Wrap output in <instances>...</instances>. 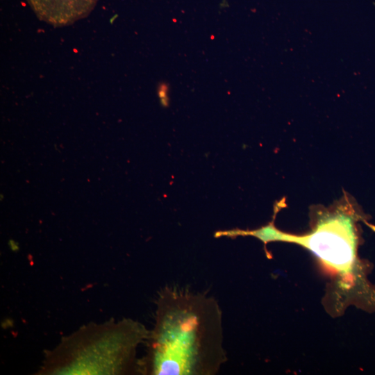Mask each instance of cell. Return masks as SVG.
Here are the masks:
<instances>
[{
  "label": "cell",
  "mask_w": 375,
  "mask_h": 375,
  "mask_svg": "<svg viewBox=\"0 0 375 375\" xmlns=\"http://www.w3.org/2000/svg\"><path fill=\"white\" fill-rule=\"evenodd\" d=\"M139 359L146 375H215L227 360L222 312L212 297L166 286L156 299L155 323Z\"/></svg>",
  "instance_id": "obj_1"
},
{
  "label": "cell",
  "mask_w": 375,
  "mask_h": 375,
  "mask_svg": "<svg viewBox=\"0 0 375 375\" xmlns=\"http://www.w3.org/2000/svg\"><path fill=\"white\" fill-rule=\"evenodd\" d=\"M149 331L126 318L91 324L64 338L49 351L42 374H128L139 372L138 346Z\"/></svg>",
  "instance_id": "obj_2"
},
{
  "label": "cell",
  "mask_w": 375,
  "mask_h": 375,
  "mask_svg": "<svg viewBox=\"0 0 375 375\" xmlns=\"http://www.w3.org/2000/svg\"><path fill=\"white\" fill-rule=\"evenodd\" d=\"M327 210L315 230L303 236H296L278 230L273 223L262 227L260 238L264 244L274 241L298 243L308 249L328 265L339 271L350 272L360 268L357 260L358 238L353 215L344 206Z\"/></svg>",
  "instance_id": "obj_3"
},
{
  "label": "cell",
  "mask_w": 375,
  "mask_h": 375,
  "mask_svg": "<svg viewBox=\"0 0 375 375\" xmlns=\"http://www.w3.org/2000/svg\"><path fill=\"white\" fill-rule=\"evenodd\" d=\"M26 1L40 20L54 26H62L87 17L99 0Z\"/></svg>",
  "instance_id": "obj_4"
},
{
  "label": "cell",
  "mask_w": 375,
  "mask_h": 375,
  "mask_svg": "<svg viewBox=\"0 0 375 375\" xmlns=\"http://www.w3.org/2000/svg\"><path fill=\"white\" fill-rule=\"evenodd\" d=\"M169 85L165 83H162L158 86V94L160 99L161 104L164 107H167L169 102L168 96Z\"/></svg>",
  "instance_id": "obj_5"
}]
</instances>
